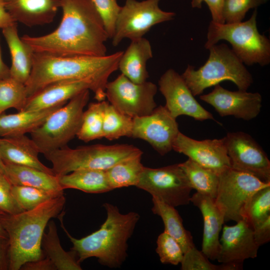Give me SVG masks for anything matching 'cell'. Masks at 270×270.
<instances>
[{"label": "cell", "instance_id": "4", "mask_svg": "<svg viewBox=\"0 0 270 270\" xmlns=\"http://www.w3.org/2000/svg\"><path fill=\"white\" fill-rule=\"evenodd\" d=\"M103 206L106 219L100 228L91 234L78 239L63 228L72 244L71 250L76 252L80 262L95 257L102 266L119 268L128 256V242L140 216L134 212L122 214L117 206L110 203L106 202Z\"/></svg>", "mask_w": 270, "mask_h": 270}, {"label": "cell", "instance_id": "45", "mask_svg": "<svg viewBox=\"0 0 270 270\" xmlns=\"http://www.w3.org/2000/svg\"><path fill=\"white\" fill-rule=\"evenodd\" d=\"M8 238H0V270L8 269Z\"/></svg>", "mask_w": 270, "mask_h": 270}, {"label": "cell", "instance_id": "23", "mask_svg": "<svg viewBox=\"0 0 270 270\" xmlns=\"http://www.w3.org/2000/svg\"><path fill=\"white\" fill-rule=\"evenodd\" d=\"M152 58V48L148 40L142 37L132 40L119 61L118 69L132 82H144L149 76L146 64Z\"/></svg>", "mask_w": 270, "mask_h": 270}, {"label": "cell", "instance_id": "32", "mask_svg": "<svg viewBox=\"0 0 270 270\" xmlns=\"http://www.w3.org/2000/svg\"><path fill=\"white\" fill-rule=\"evenodd\" d=\"M105 100L92 102L84 111L82 123L76 136L84 142H88L103 138V121L106 106Z\"/></svg>", "mask_w": 270, "mask_h": 270}, {"label": "cell", "instance_id": "48", "mask_svg": "<svg viewBox=\"0 0 270 270\" xmlns=\"http://www.w3.org/2000/svg\"><path fill=\"white\" fill-rule=\"evenodd\" d=\"M202 0H192L191 4L193 8H202Z\"/></svg>", "mask_w": 270, "mask_h": 270}, {"label": "cell", "instance_id": "29", "mask_svg": "<svg viewBox=\"0 0 270 270\" xmlns=\"http://www.w3.org/2000/svg\"><path fill=\"white\" fill-rule=\"evenodd\" d=\"M48 230L44 232L42 248L46 257L48 258L56 270H81L82 268L76 252L72 250L66 252L62 248L53 220L48 223Z\"/></svg>", "mask_w": 270, "mask_h": 270}, {"label": "cell", "instance_id": "42", "mask_svg": "<svg viewBox=\"0 0 270 270\" xmlns=\"http://www.w3.org/2000/svg\"><path fill=\"white\" fill-rule=\"evenodd\" d=\"M254 236L260 246L270 240V216L258 222L252 228Z\"/></svg>", "mask_w": 270, "mask_h": 270}, {"label": "cell", "instance_id": "7", "mask_svg": "<svg viewBox=\"0 0 270 270\" xmlns=\"http://www.w3.org/2000/svg\"><path fill=\"white\" fill-rule=\"evenodd\" d=\"M138 148L128 144H93L75 148L68 146L44 155L58 176L80 169L106 170L126 159L142 155Z\"/></svg>", "mask_w": 270, "mask_h": 270}, {"label": "cell", "instance_id": "15", "mask_svg": "<svg viewBox=\"0 0 270 270\" xmlns=\"http://www.w3.org/2000/svg\"><path fill=\"white\" fill-rule=\"evenodd\" d=\"M158 86L166 99L165 106L174 118L187 116L200 121L214 120L212 114L195 99L182 75L174 70H167L160 76Z\"/></svg>", "mask_w": 270, "mask_h": 270}, {"label": "cell", "instance_id": "50", "mask_svg": "<svg viewBox=\"0 0 270 270\" xmlns=\"http://www.w3.org/2000/svg\"><path fill=\"white\" fill-rule=\"evenodd\" d=\"M0 172L5 174V165L2 161L0 154Z\"/></svg>", "mask_w": 270, "mask_h": 270}, {"label": "cell", "instance_id": "9", "mask_svg": "<svg viewBox=\"0 0 270 270\" xmlns=\"http://www.w3.org/2000/svg\"><path fill=\"white\" fill-rule=\"evenodd\" d=\"M270 186L248 173L229 167L219 174L215 203L224 222H238L246 218L250 200L257 190Z\"/></svg>", "mask_w": 270, "mask_h": 270}, {"label": "cell", "instance_id": "22", "mask_svg": "<svg viewBox=\"0 0 270 270\" xmlns=\"http://www.w3.org/2000/svg\"><path fill=\"white\" fill-rule=\"evenodd\" d=\"M39 154L34 142L26 134L0 138V154L4 164L30 166L54 174L52 168L46 166L40 160Z\"/></svg>", "mask_w": 270, "mask_h": 270}, {"label": "cell", "instance_id": "39", "mask_svg": "<svg viewBox=\"0 0 270 270\" xmlns=\"http://www.w3.org/2000/svg\"><path fill=\"white\" fill-rule=\"evenodd\" d=\"M268 1V0H226L223 12L225 23L242 22L250 10L256 8Z\"/></svg>", "mask_w": 270, "mask_h": 270}, {"label": "cell", "instance_id": "38", "mask_svg": "<svg viewBox=\"0 0 270 270\" xmlns=\"http://www.w3.org/2000/svg\"><path fill=\"white\" fill-rule=\"evenodd\" d=\"M156 252L163 264L174 266L180 264L184 252L178 242L165 232L161 233L156 240Z\"/></svg>", "mask_w": 270, "mask_h": 270}, {"label": "cell", "instance_id": "5", "mask_svg": "<svg viewBox=\"0 0 270 270\" xmlns=\"http://www.w3.org/2000/svg\"><path fill=\"white\" fill-rule=\"evenodd\" d=\"M209 57L196 70L188 65L182 76L193 96L201 95L204 90L224 80L234 82L239 90H246L253 78L243 62L226 44H214L208 49Z\"/></svg>", "mask_w": 270, "mask_h": 270}, {"label": "cell", "instance_id": "25", "mask_svg": "<svg viewBox=\"0 0 270 270\" xmlns=\"http://www.w3.org/2000/svg\"><path fill=\"white\" fill-rule=\"evenodd\" d=\"M66 104L42 110L18 111L16 114H0V138L30 134L40 126L52 113Z\"/></svg>", "mask_w": 270, "mask_h": 270}, {"label": "cell", "instance_id": "21", "mask_svg": "<svg viewBox=\"0 0 270 270\" xmlns=\"http://www.w3.org/2000/svg\"><path fill=\"white\" fill-rule=\"evenodd\" d=\"M13 19L28 26L52 22L60 8V0H5Z\"/></svg>", "mask_w": 270, "mask_h": 270}, {"label": "cell", "instance_id": "10", "mask_svg": "<svg viewBox=\"0 0 270 270\" xmlns=\"http://www.w3.org/2000/svg\"><path fill=\"white\" fill-rule=\"evenodd\" d=\"M160 0H126L118 14L112 39L116 46L124 39L142 38L154 26L170 20L176 14L160 8Z\"/></svg>", "mask_w": 270, "mask_h": 270}, {"label": "cell", "instance_id": "13", "mask_svg": "<svg viewBox=\"0 0 270 270\" xmlns=\"http://www.w3.org/2000/svg\"><path fill=\"white\" fill-rule=\"evenodd\" d=\"M230 166L270 183V161L265 152L248 134L229 132L224 138Z\"/></svg>", "mask_w": 270, "mask_h": 270}, {"label": "cell", "instance_id": "12", "mask_svg": "<svg viewBox=\"0 0 270 270\" xmlns=\"http://www.w3.org/2000/svg\"><path fill=\"white\" fill-rule=\"evenodd\" d=\"M157 86L146 81L136 84L122 74L108 82L106 98L121 113L132 118L149 115L157 106L154 96Z\"/></svg>", "mask_w": 270, "mask_h": 270}, {"label": "cell", "instance_id": "6", "mask_svg": "<svg viewBox=\"0 0 270 270\" xmlns=\"http://www.w3.org/2000/svg\"><path fill=\"white\" fill-rule=\"evenodd\" d=\"M257 14L255 8L250 19L245 22L219 24L211 21L204 48L208 50L220 40H224L231 44L232 50L244 64H258L262 66L268 64L270 41L258 30Z\"/></svg>", "mask_w": 270, "mask_h": 270}, {"label": "cell", "instance_id": "33", "mask_svg": "<svg viewBox=\"0 0 270 270\" xmlns=\"http://www.w3.org/2000/svg\"><path fill=\"white\" fill-rule=\"evenodd\" d=\"M132 123V118L121 113L108 102L104 113L103 138L110 140L122 136L131 138Z\"/></svg>", "mask_w": 270, "mask_h": 270}, {"label": "cell", "instance_id": "19", "mask_svg": "<svg viewBox=\"0 0 270 270\" xmlns=\"http://www.w3.org/2000/svg\"><path fill=\"white\" fill-rule=\"evenodd\" d=\"M190 202L199 208L203 218L202 252L210 260H216L220 250V234L224 222V216L212 198L196 192Z\"/></svg>", "mask_w": 270, "mask_h": 270}, {"label": "cell", "instance_id": "18", "mask_svg": "<svg viewBox=\"0 0 270 270\" xmlns=\"http://www.w3.org/2000/svg\"><path fill=\"white\" fill-rule=\"evenodd\" d=\"M220 250L216 260L220 263H240L257 256L259 246L252 228L246 220L228 226L224 225L220 238Z\"/></svg>", "mask_w": 270, "mask_h": 270}, {"label": "cell", "instance_id": "14", "mask_svg": "<svg viewBox=\"0 0 270 270\" xmlns=\"http://www.w3.org/2000/svg\"><path fill=\"white\" fill-rule=\"evenodd\" d=\"M131 138L148 142L160 154L172 150L180 132L176 118L165 106L156 107L149 115L132 118Z\"/></svg>", "mask_w": 270, "mask_h": 270}, {"label": "cell", "instance_id": "49", "mask_svg": "<svg viewBox=\"0 0 270 270\" xmlns=\"http://www.w3.org/2000/svg\"><path fill=\"white\" fill-rule=\"evenodd\" d=\"M3 212H0V214ZM0 238H8L7 234L0 222Z\"/></svg>", "mask_w": 270, "mask_h": 270}, {"label": "cell", "instance_id": "40", "mask_svg": "<svg viewBox=\"0 0 270 270\" xmlns=\"http://www.w3.org/2000/svg\"><path fill=\"white\" fill-rule=\"evenodd\" d=\"M104 24L108 38L114 36L116 20L120 10L116 0H92Z\"/></svg>", "mask_w": 270, "mask_h": 270}, {"label": "cell", "instance_id": "26", "mask_svg": "<svg viewBox=\"0 0 270 270\" xmlns=\"http://www.w3.org/2000/svg\"><path fill=\"white\" fill-rule=\"evenodd\" d=\"M5 176L12 185L63 192L58 176L30 166L5 163Z\"/></svg>", "mask_w": 270, "mask_h": 270}, {"label": "cell", "instance_id": "8", "mask_svg": "<svg viewBox=\"0 0 270 270\" xmlns=\"http://www.w3.org/2000/svg\"><path fill=\"white\" fill-rule=\"evenodd\" d=\"M90 91L84 90L71 98L30 134L40 154H44L64 147L76 136L90 99Z\"/></svg>", "mask_w": 270, "mask_h": 270}, {"label": "cell", "instance_id": "28", "mask_svg": "<svg viewBox=\"0 0 270 270\" xmlns=\"http://www.w3.org/2000/svg\"><path fill=\"white\" fill-rule=\"evenodd\" d=\"M152 212L161 218L164 232L178 242L184 254L195 246L190 232L184 228L182 219L175 207L154 197H152Z\"/></svg>", "mask_w": 270, "mask_h": 270}, {"label": "cell", "instance_id": "2", "mask_svg": "<svg viewBox=\"0 0 270 270\" xmlns=\"http://www.w3.org/2000/svg\"><path fill=\"white\" fill-rule=\"evenodd\" d=\"M123 52L102 56H62L34 52L32 72L24 84L28 96L56 82L87 81L93 86L98 102L104 100L108 79L118 69Z\"/></svg>", "mask_w": 270, "mask_h": 270}, {"label": "cell", "instance_id": "17", "mask_svg": "<svg viewBox=\"0 0 270 270\" xmlns=\"http://www.w3.org/2000/svg\"><path fill=\"white\" fill-rule=\"evenodd\" d=\"M172 150L218 174L231 167L224 138L198 140L180 132L174 142Z\"/></svg>", "mask_w": 270, "mask_h": 270}, {"label": "cell", "instance_id": "27", "mask_svg": "<svg viewBox=\"0 0 270 270\" xmlns=\"http://www.w3.org/2000/svg\"><path fill=\"white\" fill-rule=\"evenodd\" d=\"M63 190L73 188L90 194H100L112 190L105 170L80 169L58 176Z\"/></svg>", "mask_w": 270, "mask_h": 270}, {"label": "cell", "instance_id": "11", "mask_svg": "<svg viewBox=\"0 0 270 270\" xmlns=\"http://www.w3.org/2000/svg\"><path fill=\"white\" fill-rule=\"evenodd\" d=\"M136 186L175 208L190 202L192 189L179 164L155 168L144 166Z\"/></svg>", "mask_w": 270, "mask_h": 270}, {"label": "cell", "instance_id": "31", "mask_svg": "<svg viewBox=\"0 0 270 270\" xmlns=\"http://www.w3.org/2000/svg\"><path fill=\"white\" fill-rule=\"evenodd\" d=\"M142 155L120 161L106 170L112 190L130 186H136L144 166L141 162Z\"/></svg>", "mask_w": 270, "mask_h": 270}, {"label": "cell", "instance_id": "16", "mask_svg": "<svg viewBox=\"0 0 270 270\" xmlns=\"http://www.w3.org/2000/svg\"><path fill=\"white\" fill-rule=\"evenodd\" d=\"M200 98L212 106L221 116H232L246 120L256 118L262 108V98L258 92L230 91L219 84L214 86L212 92L200 95Z\"/></svg>", "mask_w": 270, "mask_h": 270}, {"label": "cell", "instance_id": "43", "mask_svg": "<svg viewBox=\"0 0 270 270\" xmlns=\"http://www.w3.org/2000/svg\"><path fill=\"white\" fill-rule=\"evenodd\" d=\"M207 4L212 22L219 24L225 23L223 12L226 0H202Z\"/></svg>", "mask_w": 270, "mask_h": 270}, {"label": "cell", "instance_id": "20", "mask_svg": "<svg viewBox=\"0 0 270 270\" xmlns=\"http://www.w3.org/2000/svg\"><path fill=\"white\" fill-rule=\"evenodd\" d=\"M86 90L92 92L94 90L92 84L87 81H62L56 82L28 97L21 111L42 110L66 104Z\"/></svg>", "mask_w": 270, "mask_h": 270}, {"label": "cell", "instance_id": "34", "mask_svg": "<svg viewBox=\"0 0 270 270\" xmlns=\"http://www.w3.org/2000/svg\"><path fill=\"white\" fill-rule=\"evenodd\" d=\"M28 94L25 84L9 76L0 80V115L8 109H23Z\"/></svg>", "mask_w": 270, "mask_h": 270}, {"label": "cell", "instance_id": "35", "mask_svg": "<svg viewBox=\"0 0 270 270\" xmlns=\"http://www.w3.org/2000/svg\"><path fill=\"white\" fill-rule=\"evenodd\" d=\"M11 192L18 204L24 211L34 209L48 200L64 194L63 192L19 185H12Z\"/></svg>", "mask_w": 270, "mask_h": 270}, {"label": "cell", "instance_id": "44", "mask_svg": "<svg viewBox=\"0 0 270 270\" xmlns=\"http://www.w3.org/2000/svg\"><path fill=\"white\" fill-rule=\"evenodd\" d=\"M20 270H56L52 261L48 258L28 262L24 264Z\"/></svg>", "mask_w": 270, "mask_h": 270}, {"label": "cell", "instance_id": "1", "mask_svg": "<svg viewBox=\"0 0 270 270\" xmlns=\"http://www.w3.org/2000/svg\"><path fill=\"white\" fill-rule=\"evenodd\" d=\"M62 16L58 27L41 36L21 38L34 52L62 56L106 55L108 38L92 0H60Z\"/></svg>", "mask_w": 270, "mask_h": 270}, {"label": "cell", "instance_id": "41", "mask_svg": "<svg viewBox=\"0 0 270 270\" xmlns=\"http://www.w3.org/2000/svg\"><path fill=\"white\" fill-rule=\"evenodd\" d=\"M12 186L5 174L0 172V212L16 214L24 211L14 198Z\"/></svg>", "mask_w": 270, "mask_h": 270}, {"label": "cell", "instance_id": "36", "mask_svg": "<svg viewBox=\"0 0 270 270\" xmlns=\"http://www.w3.org/2000/svg\"><path fill=\"white\" fill-rule=\"evenodd\" d=\"M182 270H240L243 264L222 263L219 265L212 264L209 258L195 246L184 254L180 262Z\"/></svg>", "mask_w": 270, "mask_h": 270}, {"label": "cell", "instance_id": "30", "mask_svg": "<svg viewBox=\"0 0 270 270\" xmlns=\"http://www.w3.org/2000/svg\"><path fill=\"white\" fill-rule=\"evenodd\" d=\"M190 184L196 192L215 198L219 182V174L192 160L179 164Z\"/></svg>", "mask_w": 270, "mask_h": 270}, {"label": "cell", "instance_id": "46", "mask_svg": "<svg viewBox=\"0 0 270 270\" xmlns=\"http://www.w3.org/2000/svg\"><path fill=\"white\" fill-rule=\"evenodd\" d=\"M16 23L6 8L5 0H0V28L2 30Z\"/></svg>", "mask_w": 270, "mask_h": 270}, {"label": "cell", "instance_id": "24", "mask_svg": "<svg viewBox=\"0 0 270 270\" xmlns=\"http://www.w3.org/2000/svg\"><path fill=\"white\" fill-rule=\"evenodd\" d=\"M2 30L11 56L10 76L25 84L32 72L34 52L19 36L16 23Z\"/></svg>", "mask_w": 270, "mask_h": 270}, {"label": "cell", "instance_id": "47", "mask_svg": "<svg viewBox=\"0 0 270 270\" xmlns=\"http://www.w3.org/2000/svg\"><path fill=\"white\" fill-rule=\"evenodd\" d=\"M10 76V68L4 62L0 45V80Z\"/></svg>", "mask_w": 270, "mask_h": 270}, {"label": "cell", "instance_id": "3", "mask_svg": "<svg viewBox=\"0 0 270 270\" xmlns=\"http://www.w3.org/2000/svg\"><path fill=\"white\" fill-rule=\"evenodd\" d=\"M66 201L62 194L31 210L0 214L8 240V270H20L26 262L45 257L42 248L44 229L50 219L62 211Z\"/></svg>", "mask_w": 270, "mask_h": 270}, {"label": "cell", "instance_id": "37", "mask_svg": "<svg viewBox=\"0 0 270 270\" xmlns=\"http://www.w3.org/2000/svg\"><path fill=\"white\" fill-rule=\"evenodd\" d=\"M270 216V186L260 189L252 196L248 204L246 220L250 226Z\"/></svg>", "mask_w": 270, "mask_h": 270}]
</instances>
